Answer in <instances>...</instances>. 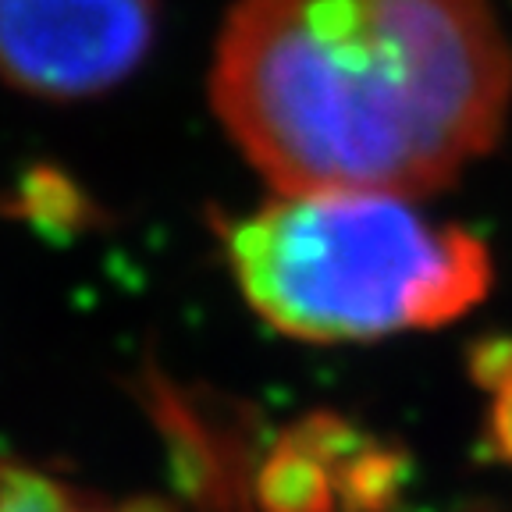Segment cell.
<instances>
[{"mask_svg":"<svg viewBox=\"0 0 512 512\" xmlns=\"http://www.w3.org/2000/svg\"><path fill=\"white\" fill-rule=\"evenodd\" d=\"M210 96L278 192L420 196L498 143L512 50L488 0H235Z\"/></svg>","mask_w":512,"mask_h":512,"instance_id":"obj_1","label":"cell"},{"mask_svg":"<svg viewBox=\"0 0 512 512\" xmlns=\"http://www.w3.org/2000/svg\"><path fill=\"white\" fill-rule=\"evenodd\" d=\"M402 484V459L370 434L313 420L281 445L264 473L271 512H384Z\"/></svg>","mask_w":512,"mask_h":512,"instance_id":"obj_4","label":"cell"},{"mask_svg":"<svg viewBox=\"0 0 512 512\" xmlns=\"http://www.w3.org/2000/svg\"><path fill=\"white\" fill-rule=\"evenodd\" d=\"M484 370V384L495 388V406H491V445L498 448V456L512 463V349H505V360L495 363L491 356L480 360Z\"/></svg>","mask_w":512,"mask_h":512,"instance_id":"obj_6","label":"cell"},{"mask_svg":"<svg viewBox=\"0 0 512 512\" xmlns=\"http://www.w3.org/2000/svg\"><path fill=\"white\" fill-rule=\"evenodd\" d=\"M160 0H0V79L47 100L121 86L150 54Z\"/></svg>","mask_w":512,"mask_h":512,"instance_id":"obj_3","label":"cell"},{"mask_svg":"<svg viewBox=\"0 0 512 512\" xmlns=\"http://www.w3.org/2000/svg\"><path fill=\"white\" fill-rule=\"evenodd\" d=\"M228 264L249 306L303 342L438 328L491 285L477 235L395 192H281L232 224Z\"/></svg>","mask_w":512,"mask_h":512,"instance_id":"obj_2","label":"cell"},{"mask_svg":"<svg viewBox=\"0 0 512 512\" xmlns=\"http://www.w3.org/2000/svg\"><path fill=\"white\" fill-rule=\"evenodd\" d=\"M0 512H104L40 473L0 470Z\"/></svg>","mask_w":512,"mask_h":512,"instance_id":"obj_5","label":"cell"}]
</instances>
